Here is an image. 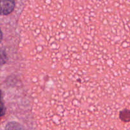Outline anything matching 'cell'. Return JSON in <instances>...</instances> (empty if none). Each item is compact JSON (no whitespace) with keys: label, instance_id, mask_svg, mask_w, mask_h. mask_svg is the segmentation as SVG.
Returning <instances> with one entry per match:
<instances>
[{"label":"cell","instance_id":"cell-1","mask_svg":"<svg viewBox=\"0 0 130 130\" xmlns=\"http://www.w3.org/2000/svg\"><path fill=\"white\" fill-rule=\"evenodd\" d=\"M15 7V0H0V15H9L13 11Z\"/></svg>","mask_w":130,"mask_h":130},{"label":"cell","instance_id":"cell-2","mask_svg":"<svg viewBox=\"0 0 130 130\" xmlns=\"http://www.w3.org/2000/svg\"><path fill=\"white\" fill-rule=\"evenodd\" d=\"M5 130H22L19 124L15 122H11L6 125Z\"/></svg>","mask_w":130,"mask_h":130},{"label":"cell","instance_id":"cell-3","mask_svg":"<svg viewBox=\"0 0 130 130\" xmlns=\"http://www.w3.org/2000/svg\"><path fill=\"white\" fill-rule=\"evenodd\" d=\"M7 60V57L5 51L0 50V67L5 64Z\"/></svg>","mask_w":130,"mask_h":130},{"label":"cell","instance_id":"cell-4","mask_svg":"<svg viewBox=\"0 0 130 130\" xmlns=\"http://www.w3.org/2000/svg\"><path fill=\"white\" fill-rule=\"evenodd\" d=\"M5 114V109H4L3 103L2 101V98L1 95V91H0V116H3Z\"/></svg>","mask_w":130,"mask_h":130},{"label":"cell","instance_id":"cell-5","mask_svg":"<svg viewBox=\"0 0 130 130\" xmlns=\"http://www.w3.org/2000/svg\"><path fill=\"white\" fill-rule=\"evenodd\" d=\"M2 38H3V33L2 31H1V29H0V43L2 41Z\"/></svg>","mask_w":130,"mask_h":130}]
</instances>
